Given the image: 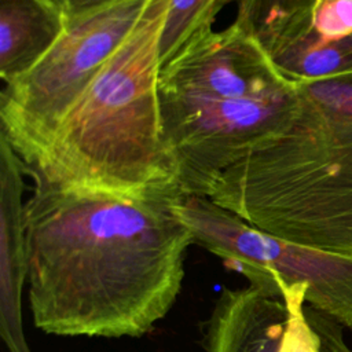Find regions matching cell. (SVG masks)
<instances>
[{"label": "cell", "mask_w": 352, "mask_h": 352, "mask_svg": "<svg viewBox=\"0 0 352 352\" xmlns=\"http://www.w3.org/2000/svg\"><path fill=\"white\" fill-rule=\"evenodd\" d=\"M265 51L294 84L352 73V0H311L282 25Z\"/></svg>", "instance_id": "9c48e42d"}, {"label": "cell", "mask_w": 352, "mask_h": 352, "mask_svg": "<svg viewBox=\"0 0 352 352\" xmlns=\"http://www.w3.org/2000/svg\"><path fill=\"white\" fill-rule=\"evenodd\" d=\"M249 285L224 287L204 324L206 352H320L305 312V287L265 272L243 274Z\"/></svg>", "instance_id": "52a82bcc"}, {"label": "cell", "mask_w": 352, "mask_h": 352, "mask_svg": "<svg viewBox=\"0 0 352 352\" xmlns=\"http://www.w3.org/2000/svg\"><path fill=\"white\" fill-rule=\"evenodd\" d=\"M297 87L298 117L334 140L352 143V73Z\"/></svg>", "instance_id": "7c38bea8"}, {"label": "cell", "mask_w": 352, "mask_h": 352, "mask_svg": "<svg viewBox=\"0 0 352 352\" xmlns=\"http://www.w3.org/2000/svg\"><path fill=\"white\" fill-rule=\"evenodd\" d=\"M25 170V161L0 135V336L8 352H32L22 324V287L28 280Z\"/></svg>", "instance_id": "30bf717a"}, {"label": "cell", "mask_w": 352, "mask_h": 352, "mask_svg": "<svg viewBox=\"0 0 352 352\" xmlns=\"http://www.w3.org/2000/svg\"><path fill=\"white\" fill-rule=\"evenodd\" d=\"M235 21L265 48L282 25L304 10L311 0H234Z\"/></svg>", "instance_id": "5bb4252c"}, {"label": "cell", "mask_w": 352, "mask_h": 352, "mask_svg": "<svg viewBox=\"0 0 352 352\" xmlns=\"http://www.w3.org/2000/svg\"><path fill=\"white\" fill-rule=\"evenodd\" d=\"M298 106L297 84L274 95L250 98L160 94L162 136L179 191L205 197L221 172L285 129Z\"/></svg>", "instance_id": "5b68a950"}, {"label": "cell", "mask_w": 352, "mask_h": 352, "mask_svg": "<svg viewBox=\"0 0 352 352\" xmlns=\"http://www.w3.org/2000/svg\"><path fill=\"white\" fill-rule=\"evenodd\" d=\"M150 1L117 0L67 22L60 38L36 66L3 85L0 135L25 164H32L45 147Z\"/></svg>", "instance_id": "277c9868"}, {"label": "cell", "mask_w": 352, "mask_h": 352, "mask_svg": "<svg viewBox=\"0 0 352 352\" xmlns=\"http://www.w3.org/2000/svg\"><path fill=\"white\" fill-rule=\"evenodd\" d=\"M205 197L279 238L352 254V143L297 113L221 172Z\"/></svg>", "instance_id": "3957f363"}, {"label": "cell", "mask_w": 352, "mask_h": 352, "mask_svg": "<svg viewBox=\"0 0 352 352\" xmlns=\"http://www.w3.org/2000/svg\"><path fill=\"white\" fill-rule=\"evenodd\" d=\"M305 312L308 320L319 336L320 352H352V349L344 341L341 324L311 308L308 304L305 305Z\"/></svg>", "instance_id": "9a60e30c"}, {"label": "cell", "mask_w": 352, "mask_h": 352, "mask_svg": "<svg viewBox=\"0 0 352 352\" xmlns=\"http://www.w3.org/2000/svg\"><path fill=\"white\" fill-rule=\"evenodd\" d=\"M176 212L194 243L239 272H265L305 287L307 304L352 330V254L300 245L246 223L204 195H180Z\"/></svg>", "instance_id": "8992f818"}, {"label": "cell", "mask_w": 352, "mask_h": 352, "mask_svg": "<svg viewBox=\"0 0 352 352\" xmlns=\"http://www.w3.org/2000/svg\"><path fill=\"white\" fill-rule=\"evenodd\" d=\"M168 4L150 1L45 147L26 164V176L67 188L179 191L162 136L158 91Z\"/></svg>", "instance_id": "7a4b0ae2"}, {"label": "cell", "mask_w": 352, "mask_h": 352, "mask_svg": "<svg viewBox=\"0 0 352 352\" xmlns=\"http://www.w3.org/2000/svg\"><path fill=\"white\" fill-rule=\"evenodd\" d=\"M25 202L29 307L67 337H140L173 307L194 243L176 190L67 188L33 176Z\"/></svg>", "instance_id": "6da1fadb"}, {"label": "cell", "mask_w": 352, "mask_h": 352, "mask_svg": "<svg viewBox=\"0 0 352 352\" xmlns=\"http://www.w3.org/2000/svg\"><path fill=\"white\" fill-rule=\"evenodd\" d=\"M62 14L66 23L81 16L106 7L117 0H48Z\"/></svg>", "instance_id": "2e32d148"}, {"label": "cell", "mask_w": 352, "mask_h": 352, "mask_svg": "<svg viewBox=\"0 0 352 352\" xmlns=\"http://www.w3.org/2000/svg\"><path fill=\"white\" fill-rule=\"evenodd\" d=\"M66 21L48 0H0V77L12 82L55 45Z\"/></svg>", "instance_id": "8fae6325"}, {"label": "cell", "mask_w": 352, "mask_h": 352, "mask_svg": "<svg viewBox=\"0 0 352 352\" xmlns=\"http://www.w3.org/2000/svg\"><path fill=\"white\" fill-rule=\"evenodd\" d=\"M234 0H169L160 38V70L210 33L220 10Z\"/></svg>", "instance_id": "4fadbf2b"}, {"label": "cell", "mask_w": 352, "mask_h": 352, "mask_svg": "<svg viewBox=\"0 0 352 352\" xmlns=\"http://www.w3.org/2000/svg\"><path fill=\"white\" fill-rule=\"evenodd\" d=\"M294 85L261 43L234 22L190 45L158 78L160 94L199 99L267 96Z\"/></svg>", "instance_id": "ba28073f"}]
</instances>
